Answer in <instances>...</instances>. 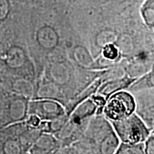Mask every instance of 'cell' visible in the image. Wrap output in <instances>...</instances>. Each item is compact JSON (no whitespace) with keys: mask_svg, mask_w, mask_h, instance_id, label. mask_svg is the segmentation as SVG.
Returning <instances> with one entry per match:
<instances>
[{"mask_svg":"<svg viewBox=\"0 0 154 154\" xmlns=\"http://www.w3.org/2000/svg\"><path fill=\"white\" fill-rule=\"evenodd\" d=\"M112 125L119 138L124 143H142L150 135L143 121L134 113L126 118L112 121Z\"/></svg>","mask_w":154,"mask_h":154,"instance_id":"cell-1","label":"cell"},{"mask_svg":"<svg viewBox=\"0 0 154 154\" xmlns=\"http://www.w3.org/2000/svg\"><path fill=\"white\" fill-rule=\"evenodd\" d=\"M105 115L111 121L126 118L134 113L136 102L131 94L127 91H117L109 97L104 105Z\"/></svg>","mask_w":154,"mask_h":154,"instance_id":"cell-2","label":"cell"},{"mask_svg":"<svg viewBox=\"0 0 154 154\" xmlns=\"http://www.w3.org/2000/svg\"><path fill=\"white\" fill-rule=\"evenodd\" d=\"M28 114H34L41 120L55 121L65 114L60 103L51 100H37L28 103Z\"/></svg>","mask_w":154,"mask_h":154,"instance_id":"cell-3","label":"cell"},{"mask_svg":"<svg viewBox=\"0 0 154 154\" xmlns=\"http://www.w3.org/2000/svg\"><path fill=\"white\" fill-rule=\"evenodd\" d=\"M97 109V105L91 99L86 100L85 101L83 102L72 113L70 120L68 122L69 124L65 125L63 136L66 137L74 129H76V128L82 126L86 119L90 118L96 113Z\"/></svg>","mask_w":154,"mask_h":154,"instance_id":"cell-4","label":"cell"},{"mask_svg":"<svg viewBox=\"0 0 154 154\" xmlns=\"http://www.w3.org/2000/svg\"><path fill=\"white\" fill-rule=\"evenodd\" d=\"M57 146V141L52 136L43 134L36 138L30 147L32 153H48L54 151Z\"/></svg>","mask_w":154,"mask_h":154,"instance_id":"cell-5","label":"cell"},{"mask_svg":"<svg viewBox=\"0 0 154 154\" xmlns=\"http://www.w3.org/2000/svg\"><path fill=\"white\" fill-rule=\"evenodd\" d=\"M119 139L114 129L112 130L99 144L98 153H115L119 146Z\"/></svg>","mask_w":154,"mask_h":154,"instance_id":"cell-6","label":"cell"},{"mask_svg":"<svg viewBox=\"0 0 154 154\" xmlns=\"http://www.w3.org/2000/svg\"><path fill=\"white\" fill-rule=\"evenodd\" d=\"M133 82H134V79H131L128 78H124L112 81V82H108L106 84H103L99 89V92L103 96H109L111 94L115 93V92L119 91V90L127 87Z\"/></svg>","mask_w":154,"mask_h":154,"instance_id":"cell-7","label":"cell"},{"mask_svg":"<svg viewBox=\"0 0 154 154\" xmlns=\"http://www.w3.org/2000/svg\"><path fill=\"white\" fill-rule=\"evenodd\" d=\"M140 14L144 24L149 29L154 27V0H143L140 7Z\"/></svg>","mask_w":154,"mask_h":154,"instance_id":"cell-8","label":"cell"},{"mask_svg":"<svg viewBox=\"0 0 154 154\" xmlns=\"http://www.w3.org/2000/svg\"><path fill=\"white\" fill-rule=\"evenodd\" d=\"M115 153L118 154H137L144 153V142L138 143H124L119 146Z\"/></svg>","mask_w":154,"mask_h":154,"instance_id":"cell-9","label":"cell"},{"mask_svg":"<svg viewBox=\"0 0 154 154\" xmlns=\"http://www.w3.org/2000/svg\"><path fill=\"white\" fill-rule=\"evenodd\" d=\"M153 72H152L149 74L146 75V76L143 77L133 84L131 86V89L133 91H139L140 89H144L147 88H153Z\"/></svg>","mask_w":154,"mask_h":154,"instance_id":"cell-10","label":"cell"},{"mask_svg":"<svg viewBox=\"0 0 154 154\" xmlns=\"http://www.w3.org/2000/svg\"><path fill=\"white\" fill-rule=\"evenodd\" d=\"M103 56L109 60H115L119 55V51L116 47L112 44H106L102 51Z\"/></svg>","mask_w":154,"mask_h":154,"instance_id":"cell-11","label":"cell"},{"mask_svg":"<svg viewBox=\"0 0 154 154\" xmlns=\"http://www.w3.org/2000/svg\"><path fill=\"white\" fill-rule=\"evenodd\" d=\"M29 117L26 119L25 124L27 126L31 128H36L39 126L41 123V119H40L37 116L34 114H29Z\"/></svg>","mask_w":154,"mask_h":154,"instance_id":"cell-12","label":"cell"},{"mask_svg":"<svg viewBox=\"0 0 154 154\" xmlns=\"http://www.w3.org/2000/svg\"><path fill=\"white\" fill-rule=\"evenodd\" d=\"M144 153L151 154L154 153V140L153 134L149 135L145 141H144Z\"/></svg>","mask_w":154,"mask_h":154,"instance_id":"cell-13","label":"cell"}]
</instances>
